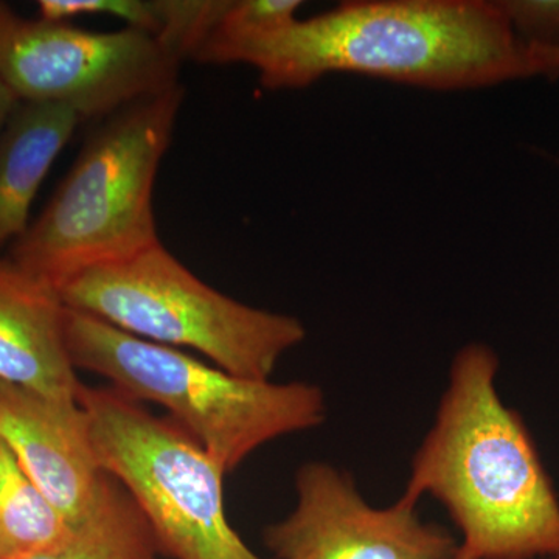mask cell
I'll return each instance as SVG.
<instances>
[{"label": "cell", "instance_id": "cell-1", "mask_svg": "<svg viewBox=\"0 0 559 559\" xmlns=\"http://www.w3.org/2000/svg\"><path fill=\"white\" fill-rule=\"evenodd\" d=\"M499 367L484 342L455 353L400 500L443 506L460 533L452 559L559 557L558 491L524 418L500 396Z\"/></svg>", "mask_w": 559, "mask_h": 559}, {"label": "cell", "instance_id": "cell-2", "mask_svg": "<svg viewBox=\"0 0 559 559\" xmlns=\"http://www.w3.org/2000/svg\"><path fill=\"white\" fill-rule=\"evenodd\" d=\"M267 90H304L334 73L429 91H473L527 80V47L498 0H349L253 44Z\"/></svg>", "mask_w": 559, "mask_h": 559}, {"label": "cell", "instance_id": "cell-3", "mask_svg": "<svg viewBox=\"0 0 559 559\" xmlns=\"http://www.w3.org/2000/svg\"><path fill=\"white\" fill-rule=\"evenodd\" d=\"M183 95L179 84L102 120L38 219L13 242L10 260L58 289L159 245L154 182Z\"/></svg>", "mask_w": 559, "mask_h": 559}, {"label": "cell", "instance_id": "cell-4", "mask_svg": "<svg viewBox=\"0 0 559 559\" xmlns=\"http://www.w3.org/2000/svg\"><path fill=\"white\" fill-rule=\"evenodd\" d=\"M64 336L76 371L105 378L139 403L159 404L226 474L271 441L320 428L329 415L325 393L311 382L237 377L68 307Z\"/></svg>", "mask_w": 559, "mask_h": 559}, {"label": "cell", "instance_id": "cell-5", "mask_svg": "<svg viewBox=\"0 0 559 559\" xmlns=\"http://www.w3.org/2000/svg\"><path fill=\"white\" fill-rule=\"evenodd\" d=\"M70 310L140 340L200 353L219 369L267 381L307 340L294 316L250 307L202 282L164 245L94 267L57 289Z\"/></svg>", "mask_w": 559, "mask_h": 559}, {"label": "cell", "instance_id": "cell-6", "mask_svg": "<svg viewBox=\"0 0 559 559\" xmlns=\"http://www.w3.org/2000/svg\"><path fill=\"white\" fill-rule=\"evenodd\" d=\"M102 471L120 481L171 559H263L231 527L226 473L190 433L114 388L83 385Z\"/></svg>", "mask_w": 559, "mask_h": 559}, {"label": "cell", "instance_id": "cell-7", "mask_svg": "<svg viewBox=\"0 0 559 559\" xmlns=\"http://www.w3.org/2000/svg\"><path fill=\"white\" fill-rule=\"evenodd\" d=\"M180 62L150 33L28 20L0 2V80L21 103L66 106L81 121H102L179 86Z\"/></svg>", "mask_w": 559, "mask_h": 559}, {"label": "cell", "instance_id": "cell-8", "mask_svg": "<svg viewBox=\"0 0 559 559\" xmlns=\"http://www.w3.org/2000/svg\"><path fill=\"white\" fill-rule=\"evenodd\" d=\"M296 506L263 532L275 559H452L457 539L396 500L373 507L348 471L311 460L296 471Z\"/></svg>", "mask_w": 559, "mask_h": 559}, {"label": "cell", "instance_id": "cell-9", "mask_svg": "<svg viewBox=\"0 0 559 559\" xmlns=\"http://www.w3.org/2000/svg\"><path fill=\"white\" fill-rule=\"evenodd\" d=\"M0 439L70 528L90 514L105 471L80 400L55 399L0 381Z\"/></svg>", "mask_w": 559, "mask_h": 559}, {"label": "cell", "instance_id": "cell-10", "mask_svg": "<svg viewBox=\"0 0 559 559\" xmlns=\"http://www.w3.org/2000/svg\"><path fill=\"white\" fill-rule=\"evenodd\" d=\"M64 314L53 286L0 259V381L80 400L84 384L70 360Z\"/></svg>", "mask_w": 559, "mask_h": 559}, {"label": "cell", "instance_id": "cell-11", "mask_svg": "<svg viewBox=\"0 0 559 559\" xmlns=\"http://www.w3.org/2000/svg\"><path fill=\"white\" fill-rule=\"evenodd\" d=\"M83 123L72 109L20 103L0 138V248L20 240L51 165Z\"/></svg>", "mask_w": 559, "mask_h": 559}, {"label": "cell", "instance_id": "cell-12", "mask_svg": "<svg viewBox=\"0 0 559 559\" xmlns=\"http://www.w3.org/2000/svg\"><path fill=\"white\" fill-rule=\"evenodd\" d=\"M153 530L119 480L105 473L90 514L53 549L28 559H159Z\"/></svg>", "mask_w": 559, "mask_h": 559}, {"label": "cell", "instance_id": "cell-13", "mask_svg": "<svg viewBox=\"0 0 559 559\" xmlns=\"http://www.w3.org/2000/svg\"><path fill=\"white\" fill-rule=\"evenodd\" d=\"M68 522L44 498L0 439V559H28L69 535Z\"/></svg>", "mask_w": 559, "mask_h": 559}, {"label": "cell", "instance_id": "cell-14", "mask_svg": "<svg viewBox=\"0 0 559 559\" xmlns=\"http://www.w3.org/2000/svg\"><path fill=\"white\" fill-rule=\"evenodd\" d=\"M300 0H237L227 2L219 21L194 55L205 64H240L245 51L290 22L299 20Z\"/></svg>", "mask_w": 559, "mask_h": 559}, {"label": "cell", "instance_id": "cell-15", "mask_svg": "<svg viewBox=\"0 0 559 559\" xmlns=\"http://www.w3.org/2000/svg\"><path fill=\"white\" fill-rule=\"evenodd\" d=\"M84 16H109L124 22V27L150 33L159 38L162 0H40L38 20L70 24Z\"/></svg>", "mask_w": 559, "mask_h": 559}, {"label": "cell", "instance_id": "cell-16", "mask_svg": "<svg viewBox=\"0 0 559 559\" xmlns=\"http://www.w3.org/2000/svg\"><path fill=\"white\" fill-rule=\"evenodd\" d=\"M525 47H559V0H498Z\"/></svg>", "mask_w": 559, "mask_h": 559}, {"label": "cell", "instance_id": "cell-17", "mask_svg": "<svg viewBox=\"0 0 559 559\" xmlns=\"http://www.w3.org/2000/svg\"><path fill=\"white\" fill-rule=\"evenodd\" d=\"M528 76L559 80V47H527Z\"/></svg>", "mask_w": 559, "mask_h": 559}, {"label": "cell", "instance_id": "cell-18", "mask_svg": "<svg viewBox=\"0 0 559 559\" xmlns=\"http://www.w3.org/2000/svg\"><path fill=\"white\" fill-rule=\"evenodd\" d=\"M20 103L16 95L0 80V138H2L3 131H5L7 124H9Z\"/></svg>", "mask_w": 559, "mask_h": 559}, {"label": "cell", "instance_id": "cell-19", "mask_svg": "<svg viewBox=\"0 0 559 559\" xmlns=\"http://www.w3.org/2000/svg\"><path fill=\"white\" fill-rule=\"evenodd\" d=\"M549 559H559V557H555V558H549Z\"/></svg>", "mask_w": 559, "mask_h": 559}]
</instances>
